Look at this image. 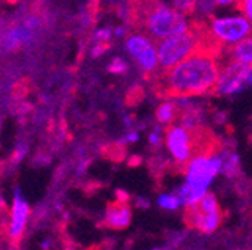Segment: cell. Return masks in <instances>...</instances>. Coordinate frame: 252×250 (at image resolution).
<instances>
[{"instance_id": "obj_1", "label": "cell", "mask_w": 252, "mask_h": 250, "mask_svg": "<svg viewBox=\"0 0 252 250\" xmlns=\"http://www.w3.org/2000/svg\"><path fill=\"white\" fill-rule=\"evenodd\" d=\"M219 74V57L195 48L171 69L156 75V93L161 98H188L215 93Z\"/></svg>"}, {"instance_id": "obj_2", "label": "cell", "mask_w": 252, "mask_h": 250, "mask_svg": "<svg viewBox=\"0 0 252 250\" xmlns=\"http://www.w3.org/2000/svg\"><path fill=\"white\" fill-rule=\"evenodd\" d=\"M132 24L153 42L180 35L189 28L186 17L161 0H132Z\"/></svg>"}, {"instance_id": "obj_3", "label": "cell", "mask_w": 252, "mask_h": 250, "mask_svg": "<svg viewBox=\"0 0 252 250\" xmlns=\"http://www.w3.org/2000/svg\"><path fill=\"white\" fill-rule=\"evenodd\" d=\"M222 169V156L218 153H201L185 165V183L177 192L182 204L191 205L204 198L213 178Z\"/></svg>"}, {"instance_id": "obj_4", "label": "cell", "mask_w": 252, "mask_h": 250, "mask_svg": "<svg viewBox=\"0 0 252 250\" xmlns=\"http://www.w3.org/2000/svg\"><path fill=\"white\" fill-rule=\"evenodd\" d=\"M198 39H200L198 28L192 21L186 32L158 42V63H159V71H158V74H162L171 69L185 57L194 53V50L197 48Z\"/></svg>"}, {"instance_id": "obj_5", "label": "cell", "mask_w": 252, "mask_h": 250, "mask_svg": "<svg viewBox=\"0 0 252 250\" xmlns=\"http://www.w3.org/2000/svg\"><path fill=\"white\" fill-rule=\"evenodd\" d=\"M185 222L189 228L209 234L219 228L222 222V210L213 194H207L198 202L186 205Z\"/></svg>"}, {"instance_id": "obj_6", "label": "cell", "mask_w": 252, "mask_h": 250, "mask_svg": "<svg viewBox=\"0 0 252 250\" xmlns=\"http://www.w3.org/2000/svg\"><path fill=\"white\" fill-rule=\"evenodd\" d=\"M210 35L224 47L234 45L252 33V24L243 17H209L204 18Z\"/></svg>"}, {"instance_id": "obj_7", "label": "cell", "mask_w": 252, "mask_h": 250, "mask_svg": "<svg viewBox=\"0 0 252 250\" xmlns=\"http://www.w3.org/2000/svg\"><path fill=\"white\" fill-rule=\"evenodd\" d=\"M246 85H252V65L239 63V61L220 63V74L215 93L233 95L243 90Z\"/></svg>"}, {"instance_id": "obj_8", "label": "cell", "mask_w": 252, "mask_h": 250, "mask_svg": "<svg viewBox=\"0 0 252 250\" xmlns=\"http://www.w3.org/2000/svg\"><path fill=\"white\" fill-rule=\"evenodd\" d=\"M126 48H128L131 56L137 58L138 65L146 75H158L159 63H158V51L155 50L153 41H150L144 35H132L126 42Z\"/></svg>"}, {"instance_id": "obj_9", "label": "cell", "mask_w": 252, "mask_h": 250, "mask_svg": "<svg viewBox=\"0 0 252 250\" xmlns=\"http://www.w3.org/2000/svg\"><path fill=\"white\" fill-rule=\"evenodd\" d=\"M29 204L26 199L20 195V192H15L12 210H11V222H9V237L12 240H18L27 225V219H29Z\"/></svg>"}, {"instance_id": "obj_10", "label": "cell", "mask_w": 252, "mask_h": 250, "mask_svg": "<svg viewBox=\"0 0 252 250\" xmlns=\"http://www.w3.org/2000/svg\"><path fill=\"white\" fill-rule=\"evenodd\" d=\"M132 222V211L126 201H116L107 207L105 223L113 229H125Z\"/></svg>"}, {"instance_id": "obj_11", "label": "cell", "mask_w": 252, "mask_h": 250, "mask_svg": "<svg viewBox=\"0 0 252 250\" xmlns=\"http://www.w3.org/2000/svg\"><path fill=\"white\" fill-rule=\"evenodd\" d=\"M225 61H239V63L252 65V33L234 45L224 48L222 56L219 57V63H225Z\"/></svg>"}, {"instance_id": "obj_12", "label": "cell", "mask_w": 252, "mask_h": 250, "mask_svg": "<svg viewBox=\"0 0 252 250\" xmlns=\"http://www.w3.org/2000/svg\"><path fill=\"white\" fill-rule=\"evenodd\" d=\"M176 115H177V107H176V104H173L170 101L161 104L159 108H158V111H156L158 121L162 123V124H168V126L173 123Z\"/></svg>"}, {"instance_id": "obj_13", "label": "cell", "mask_w": 252, "mask_h": 250, "mask_svg": "<svg viewBox=\"0 0 252 250\" xmlns=\"http://www.w3.org/2000/svg\"><path fill=\"white\" fill-rule=\"evenodd\" d=\"M218 6V0H195V14L200 15V18H209L212 17V12Z\"/></svg>"}, {"instance_id": "obj_14", "label": "cell", "mask_w": 252, "mask_h": 250, "mask_svg": "<svg viewBox=\"0 0 252 250\" xmlns=\"http://www.w3.org/2000/svg\"><path fill=\"white\" fill-rule=\"evenodd\" d=\"M158 205L164 210H177L182 204V199L179 198V195H174V194H162L158 198Z\"/></svg>"}, {"instance_id": "obj_15", "label": "cell", "mask_w": 252, "mask_h": 250, "mask_svg": "<svg viewBox=\"0 0 252 250\" xmlns=\"http://www.w3.org/2000/svg\"><path fill=\"white\" fill-rule=\"evenodd\" d=\"M239 168H240V162L236 154H228L225 158H222V169H220V172L233 177L236 172H239Z\"/></svg>"}, {"instance_id": "obj_16", "label": "cell", "mask_w": 252, "mask_h": 250, "mask_svg": "<svg viewBox=\"0 0 252 250\" xmlns=\"http://www.w3.org/2000/svg\"><path fill=\"white\" fill-rule=\"evenodd\" d=\"M173 8L182 12L185 17L195 14V0H174Z\"/></svg>"}, {"instance_id": "obj_17", "label": "cell", "mask_w": 252, "mask_h": 250, "mask_svg": "<svg viewBox=\"0 0 252 250\" xmlns=\"http://www.w3.org/2000/svg\"><path fill=\"white\" fill-rule=\"evenodd\" d=\"M236 8L252 24V0H237V2H236Z\"/></svg>"}, {"instance_id": "obj_18", "label": "cell", "mask_w": 252, "mask_h": 250, "mask_svg": "<svg viewBox=\"0 0 252 250\" xmlns=\"http://www.w3.org/2000/svg\"><path fill=\"white\" fill-rule=\"evenodd\" d=\"M128 68H129L128 63L123 61L122 58H114L108 65V71L111 74H126V72H128Z\"/></svg>"}, {"instance_id": "obj_19", "label": "cell", "mask_w": 252, "mask_h": 250, "mask_svg": "<svg viewBox=\"0 0 252 250\" xmlns=\"http://www.w3.org/2000/svg\"><path fill=\"white\" fill-rule=\"evenodd\" d=\"M94 36H96L98 42H108V39L111 36V32H110L108 28H102V30H98Z\"/></svg>"}, {"instance_id": "obj_20", "label": "cell", "mask_w": 252, "mask_h": 250, "mask_svg": "<svg viewBox=\"0 0 252 250\" xmlns=\"http://www.w3.org/2000/svg\"><path fill=\"white\" fill-rule=\"evenodd\" d=\"M108 48H110L108 42H99V44H98L96 47L93 48V53H92V54H93L94 57H98V56L104 54V53H105V51H107Z\"/></svg>"}, {"instance_id": "obj_21", "label": "cell", "mask_w": 252, "mask_h": 250, "mask_svg": "<svg viewBox=\"0 0 252 250\" xmlns=\"http://www.w3.org/2000/svg\"><path fill=\"white\" fill-rule=\"evenodd\" d=\"M149 141H150V144H153V145H158V144H159V141H161V138H159V134H158V132H153V134H150V137H149Z\"/></svg>"}, {"instance_id": "obj_22", "label": "cell", "mask_w": 252, "mask_h": 250, "mask_svg": "<svg viewBox=\"0 0 252 250\" xmlns=\"http://www.w3.org/2000/svg\"><path fill=\"white\" fill-rule=\"evenodd\" d=\"M138 139V135L134 132V134H129L128 135V138H126V141H128V142H134V141H137Z\"/></svg>"}, {"instance_id": "obj_23", "label": "cell", "mask_w": 252, "mask_h": 250, "mask_svg": "<svg viewBox=\"0 0 252 250\" xmlns=\"http://www.w3.org/2000/svg\"><path fill=\"white\" fill-rule=\"evenodd\" d=\"M237 0H218V5H231L236 3Z\"/></svg>"}, {"instance_id": "obj_24", "label": "cell", "mask_w": 252, "mask_h": 250, "mask_svg": "<svg viewBox=\"0 0 252 250\" xmlns=\"http://www.w3.org/2000/svg\"><path fill=\"white\" fill-rule=\"evenodd\" d=\"M6 2H9V3H18L20 0H6Z\"/></svg>"}, {"instance_id": "obj_25", "label": "cell", "mask_w": 252, "mask_h": 250, "mask_svg": "<svg viewBox=\"0 0 252 250\" xmlns=\"http://www.w3.org/2000/svg\"><path fill=\"white\" fill-rule=\"evenodd\" d=\"M249 250H252V249H249Z\"/></svg>"}]
</instances>
